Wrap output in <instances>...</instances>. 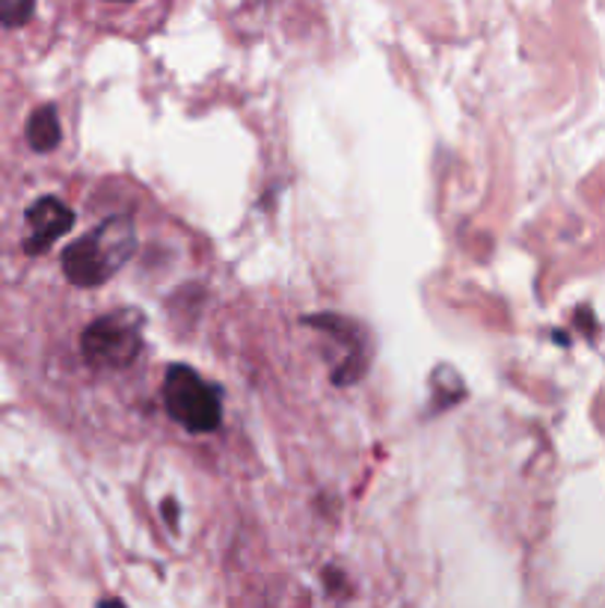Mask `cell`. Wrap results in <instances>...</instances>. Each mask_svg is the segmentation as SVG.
Here are the masks:
<instances>
[{
  "mask_svg": "<svg viewBox=\"0 0 605 608\" xmlns=\"http://www.w3.org/2000/svg\"><path fill=\"white\" fill-rule=\"evenodd\" d=\"M143 347V315L137 309H116L95 318L81 336V354L93 368H128Z\"/></svg>",
  "mask_w": 605,
  "mask_h": 608,
  "instance_id": "7a4b0ae2",
  "label": "cell"
},
{
  "mask_svg": "<svg viewBox=\"0 0 605 608\" xmlns=\"http://www.w3.org/2000/svg\"><path fill=\"white\" fill-rule=\"evenodd\" d=\"M98 608H128V606L122 603V599H102V603H98Z\"/></svg>",
  "mask_w": 605,
  "mask_h": 608,
  "instance_id": "9c48e42d",
  "label": "cell"
},
{
  "mask_svg": "<svg viewBox=\"0 0 605 608\" xmlns=\"http://www.w3.org/2000/svg\"><path fill=\"white\" fill-rule=\"evenodd\" d=\"M164 516H167V523L176 528V525H178V508H176V502H173V499H167V502H164Z\"/></svg>",
  "mask_w": 605,
  "mask_h": 608,
  "instance_id": "ba28073f",
  "label": "cell"
},
{
  "mask_svg": "<svg viewBox=\"0 0 605 608\" xmlns=\"http://www.w3.org/2000/svg\"><path fill=\"white\" fill-rule=\"evenodd\" d=\"M114 3H131V0H114Z\"/></svg>",
  "mask_w": 605,
  "mask_h": 608,
  "instance_id": "30bf717a",
  "label": "cell"
},
{
  "mask_svg": "<svg viewBox=\"0 0 605 608\" xmlns=\"http://www.w3.org/2000/svg\"><path fill=\"white\" fill-rule=\"evenodd\" d=\"M27 223H31V238L24 241V252L39 255L72 231L74 211L57 196H43L27 208Z\"/></svg>",
  "mask_w": 605,
  "mask_h": 608,
  "instance_id": "277c9868",
  "label": "cell"
},
{
  "mask_svg": "<svg viewBox=\"0 0 605 608\" xmlns=\"http://www.w3.org/2000/svg\"><path fill=\"white\" fill-rule=\"evenodd\" d=\"M306 324L321 326L324 333H330L333 338H339L345 345V362L333 371V383L335 386H347V383H356V380L366 374L368 368V354H366V342L356 333V326L347 321V318L339 315H318V318H306Z\"/></svg>",
  "mask_w": 605,
  "mask_h": 608,
  "instance_id": "5b68a950",
  "label": "cell"
},
{
  "mask_svg": "<svg viewBox=\"0 0 605 608\" xmlns=\"http://www.w3.org/2000/svg\"><path fill=\"white\" fill-rule=\"evenodd\" d=\"M137 250V229L131 214H116L98 223L84 238H78L63 250L66 279L78 288H98L105 285L114 273H119L128 264V259Z\"/></svg>",
  "mask_w": 605,
  "mask_h": 608,
  "instance_id": "6da1fadb",
  "label": "cell"
},
{
  "mask_svg": "<svg viewBox=\"0 0 605 608\" xmlns=\"http://www.w3.org/2000/svg\"><path fill=\"white\" fill-rule=\"evenodd\" d=\"M167 413L190 433H211L223 421L220 392L188 366H169L164 378Z\"/></svg>",
  "mask_w": 605,
  "mask_h": 608,
  "instance_id": "3957f363",
  "label": "cell"
},
{
  "mask_svg": "<svg viewBox=\"0 0 605 608\" xmlns=\"http://www.w3.org/2000/svg\"><path fill=\"white\" fill-rule=\"evenodd\" d=\"M36 12V0H0V24L3 27H24Z\"/></svg>",
  "mask_w": 605,
  "mask_h": 608,
  "instance_id": "52a82bcc",
  "label": "cell"
},
{
  "mask_svg": "<svg viewBox=\"0 0 605 608\" xmlns=\"http://www.w3.org/2000/svg\"><path fill=\"white\" fill-rule=\"evenodd\" d=\"M24 136L31 143L33 152H54L63 140V128H60V116H57V107L43 105L36 107L27 119V128H24Z\"/></svg>",
  "mask_w": 605,
  "mask_h": 608,
  "instance_id": "8992f818",
  "label": "cell"
}]
</instances>
